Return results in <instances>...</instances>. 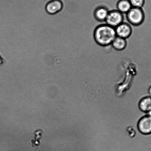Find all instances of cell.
Listing matches in <instances>:
<instances>
[{
    "label": "cell",
    "instance_id": "1",
    "mask_svg": "<svg viewBox=\"0 0 151 151\" xmlns=\"http://www.w3.org/2000/svg\"><path fill=\"white\" fill-rule=\"evenodd\" d=\"M94 38L98 45L103 46L111 45L116 37L115 28L107 24L100 25L95 29Z\"/></svg>",
    "mask_w": 151,
    "mask_h": 151
},
{
    "label": "cell",
    "instance_id": "2",
    "mask_svg": "<svg viewBox=\"0 0 151 151\" xmlns=\"http://www.w3.org/2000/svg\"><path fill=\"white\" fill-rule=\"evenodd\" d=\"M127 20L130 24L134 26L140 25L145 19V14L142 8H133L127 14Z\"/></svg>",
    "mask_w": 151,
    "mask_h": 151
},
{
    "label": "cell",
    "instance_id": "3",
    "mask_svg": "<svg viewBox=\"0 0 151 151\" xmlns=\"http://www.w3.org/2000/svg\"><path fill=\"white\" fill-rule=\"evenodd\" d=\"M123 14L117 10L109 11L105 21L106 24L115 28L124 22V18Z\"/></svg>",
    "mask_w": 151,
    "mask_h": 151
},
{
    "label": "cell",
    "instance_id": "4",
    "mask_svg": "<svg viewBox=\"0 0 151 151\" xmlns=\"http://www.w3.org/2000/svg\"><path fill=\"white\" fill-rule=\"evenodd\" d=\"M138 128L143 134H151V117L148 115L142 117L138 124Z\"/></svg>",
    "mask_w": 151,
    "mask_h": 151
},
{
    "label": "cell",
    "instance_id": "5",
    "mask_svg": "<svg viewBox=\"0 0 151 151\" xmlns=\"http://www.w3.org/2000/svg\"><path fill=\"white\" fill-rule=\"evenodd\" d=\"M63 4L61 0H51L46 4L45 9L48 14L53 15L62 10Z\"/></svg>",
    "mask_w": 151,
    "mask_h": 151
},
{
    "label": "cell",
    "instance_id": "6",
    "mask_svg": "<svg viewBox=\"0 0 151 151\" xmlns=\"http://www.w3.org/2000/svg\"><path fill=\"white\" fill-rule=\"evenodd\" d=\"M116 36L127 39L129 37L132 33V29L130 25L127 23L123 22L115 28Z\"/></svg>",
    "mask_w": 151,
    "mask_h": 151
},
{
    "label": "cell",
    "instance_id": "7",
    "mask_svg": "<svg viewBox=\"0 0 151 151\" xmlns=\"http://www.w3.org/2000/svg\"><path fill=\"white\" fill-rule=\"evenodd\" d=\"M109 12L106 7L100 6L97 7L95 10L94 16L95 19L98 21H105Z\"/></svg>",
    "mask_w": 151,
    "mask_h": 151
},
{
    "label": "cell",
    "instance_id": "8",
    "mask_svg": "<svg viewBox=\"0 0 151 151\" xmlns=\"http://www.w3.org/2000/svg\"><path fill=\"white\" fill-rule=\"evenodd\" d=\"M132 7L129 0H119L117 2V10L122 14H127Z\"/></svg>",
    "mask_w": 151,
    "mask_h": 151
},
{
    "label": "cell",
    "instance_id": "9",
    "mask_svg": "<svg viewBox=\"0 0 151 151\" xmlns=\"http://www.w3.org/2000/svg\"><path fill=\"white\" fill-rule=\"evenodd\" d=\"M139 107L142 112L147 113L151 109V96L142 98L139 102Z\"/></svg>",
    "mask_w": 151,
    "mask_h": 151
},
{
    "label": "cell",
    "instance_id": "10",
    "mask_svg": "<svg viewBox=\"0 0 151 151\" xmlns=\"http://www.w3.org/2000/svg\"><path fill=\"white\" fill-rule=\"evenodd\" d=\"M111 45L115 49L118 51H121L126 48L127 42L125 39L116 36L113 41Z\"/></svg>",
    "mask_w": 151,
    "mask_h": 151
},
{
    "label": "cell",
    "instance_id": "11",
    "mask_svg": "<svg viewBox=\"0 0 151 151\" xmlns=\"http://www.w3.org/2000/svg\"><path fill=\"white\" fill-rule=\"evenodd\" d=\"M132 7L142 8L144 5L145 0H129Z\"/></svg>",
    "mask_w": 151,
    "mask_h": 151
},
{
    "label": "cell",
    "instance_id": "12",
    "mask_svg": "<svg viewBox=\"0 0 151 151\" xmlns=\"http://www.w3.org/2000/svg\"><path fill=\"white\" fill-rule=\"evenodd\" d=\"M148 92H149V95H150V96H151V86H150L149 89H148Z\"/></svg>",
    "mask_w": 151,
    "mask_h": 151
},
{
    "label": "cell",
    "instance_id": "13",
    "mask_svg": "<svg viewBox=\"0 0 151 151\" xmlns=\"http://www.w3.org/2000/svg\"><path fill=\"white\" fill-rule=\"evenodd\" d=\"M148 115L151 117V109L147 113Z\"/></svg>",
    "mask_w": 151,
    "mask_h": 151
}]
</instances>
